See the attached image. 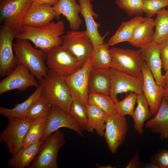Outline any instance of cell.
<instances>
[{"mask_svg": "<svg viewBox=\"0 0 168 168\" xmlns=\"http://www.w3.org/2000/svg\"><path fill=\"white\" fill-rule=\"evenodd\" d=\"M108 43L94 47L91 56L92 68L110 69L111 67L112 57Z\"/></svg>", "mask_w": 168, "mask_h": 168, "instance_id": "29", "label": "cell"}, {"mask_svg": "<svg viewBox=\"0 0 168 168\" xmlns=\"http://www.w3.org/2000/svg\"><path fill=\"white\" fill-rule=\"evenodd\" d=\"M128 125L125 116L117 113L108 116L103 137L110 152L115 154L125 139Z\"/></svg>", "mask_w": 168, "mask_h": 168, "instance_id": "13", "label": "cell"}, {"mask_svg": "<svg viewBox=\"0 0 168 168\" xmlns=\"http://www.w3.org/2000/svg\"><path fill=\"white\" fill-rule=\"evenodd\" d=\"M141 168H159V167L155 161L151 160L150 162H142Z\"/></svg>", "mask_w": 168, "mask_h": 168, "instance_id": "41", "label": "cell"}, {"mask_svg": "<svg viewBox=\"0 0 168 168\" xmlns=\"http://www.w3.org/2000/svg\"><path fill=\"white\" fill-rule=\"evenodd\" d=\"M55 18L59 20L61 15L66 18L71 30H78L82 23L79 16L81 11L80 4L76 0H59L53 6Z\"/></svg>", "mask_w": 168, "mask_h": 168, "instance_id": "20", "label": "cell"}, {"mask_svg": "<svg viewBox=\"0 0 168 168\" xmlns=\"http://www.w3.org/2000/svg\"><path fill=\"white\" fill-rule=\"evenodd\" d=\"M59 0H33V2L38 3L46 4L53 6L57 3Z\"/></svg>", "mask_w": 168, "mask_h": 168, "instance_id": "42", "label": "cell"}, {"mask_svg": "<svg viewBox=\"0 0 168 168\" xmlns=\"http://www.w3.org/2000/svg\"><path fill=\"white\" fill-rule=\"evenodd\" d=\"M42 88L41 86L36 87L34 92L26 100L20 104L16 105L14 108L8 109L2 106L0 107V114L5 117L23 118V116L30 105L41 95Z\"/></svg>", "mask_w": 168, "mask_h": 168, "instance_id": "28", "label": "cell"}, {"mask_svg": "<svg viewBox=\"0 0 168 168\" xmlns=\"http://www.w3.org/2000/svg\"><path fill=\"white\" fill-rule=\"evenodd\" d=\"M51 105L41 96L30 106L24 114L23 118L33 121L46 119L49 112Z\"/></svg>", "mask_w": 168, "mask_h": 168, "instance_id": "31", "label": "cell"}, {"mask_svg": "<svg viewBox=\"0 0 168 168\" xmlns=\"http://www.w3.org/2000/svg\"><path fill=\"white\" fill-rule=\"evenodd\" d=\"M145 125L152 132L159 134L161 140L168 138V105L163 98L156 114Z\"/></svg>", "mask_w": 168, "mask_h": 168, "instance_id": "21", "label": "cell"}, {"mask_svg": "<svg viewBox=\"0 0 168 168\" xmlns=\"http://www.w3.org/2000/svg\"><path fill=\"white\" fill-rule=\"evenodd\" d=\"M164 88L165 90L163 98L168 105V87Z\"/></svg>", "mask_w": 168, "mask_h": 168, "instance_id": "44", "label": "cell"}, {"mask_svg": "<svg viewBox=\"0 0 168 168\" xmlns=\"http://www.w3.org/2000/svg\"><path fill=\"white\" fill-rule=\"evenodd\" d=\"M97 166L99 168H112V166H100L99 165H97Z\"/></svg>", "mask_w": 168, "mask_h": 168, "instance_id": "45", "label": "cell"}, {"mask_svg": "<svg viewBox=\"0 0 168 168\" xmlns=\"http://www.w3.org/2000/svg\"><path fill=\"white\" fill-rule=\"evenodd\" d=\"M62 127L72 130L80 136L84 137L83 131L69 113L55 106L51 105L48 115L45 119L40 141L44 142L49 135Z\"/></svg>", "mask_w": 168, "mask_h": 168, "instance_id": "11", "label": "cell"}, {"mask_svg": "<svg viewBox=\"0 0 168 168\" xmlns=\"http://www.w3.org/2000/svg\"><path fill=\"white\" fill-rule=\"evenodd\" d=\"M62 37V45L76 57L82 66L91 55L94 48L86 31L67 30Z\"/></svg>", "mask_w": 168, "mask_h": 168, "instance_id": "8", "label": "cell"}, {"mask_svg": "<svg viewBox=\"0 0 168 168\" xmlns=\"http://www.w3.org/2000/svg\"><path fill=\"white\" fill-rule=\"evenodd\" d=\"M16 34L2 25L0 29V77L6 76L17 66V59L14 54L13 41Z\"/></svg>", "mask_w": 168, "mask_h": 168, "instance_id": "15", "label": "cell"}, {"mask_svg": "<svg viewBox=\"0 0 168 168\" xmlns=\"http://www.w3.org/2000/svg\"><path fill=\"white\" fill-rule=\"evenodd\" d=\"M7 119L8 124L0 134V142L6 143L8 152L13 155L22 147L25 137L34 121L18 117Z\"/></svg>", "mask_w": 168, "mask_h": 168, "instance_id": "7", "label": "cell"}, {"mask_svg": "<svg viewBox=\"0 0 168 168\" xmlns=\"http://www.w3.org/2000/svg\"><path fill=\"white\" fill-rule=\"evenodd\" d=\"M115 3L130 16H140L143 13V0H117Z\"/></svg>", "mask_w": 168, "mask_h": 168, "instance_id": "36", "label": "cell"}, {"mask_svg": "<svg viewBox=\"0 0 168 168\" xmlns=\"http://www.w3.org/2000/svg\"><path fill=\"white\" fill-rule=\"evenodd\" d=\"M110 69L92 68L89 79V94L96 93L110 95Z\"/></svg>", "mask_w": 168, "mask_h": 168, "instance_id": "23", "label": "cell"}, {"mask_svg": "<svg viewBox=\"0 0 168 168\" xmlns=\"http://www.w3.org/2000/svg\"><path fill=\"white\" fill-rule=\"evenodd\" d=\"M154 20L146 17L136 28L128 43L133 46L142 48L153 40Z\"/></svg>", "mask_w": 168, "mask_h": 168, "instance_id": "22", "label": "cell"}, {"mask_svg": "<svg viewBox=\"0 0 168 168\" xmlns=\"http://www.w3.org/2000/svg\"><path fill=\"white\" fill-rule=\"evenodd\" d=\"M65 27L63 21H52L45 26L32 27L23 25L21 32L15 36L16 39L27 40L32 42L35 48L46 54L55 47L62 45V36L65 34Z\"/></svg>", "mask_w": 168, "mask_h": 168, "instance_id": "1", "label": "cell"}, {"mask_svg": "<svg viewBox=\"0 0 168 168\" xmlns=\"http://www.w3.org/2000/svg\"><path fill=\"white\" fill-rule=\"evenodd\" d=\"M43 142L40 141L26 147H22L8 160L7 166L11 168H28L36 157Z\"/></svg>", "mask_w": 168, "mask_h": 168, "instance_id": "24", "label": "cell"}, {"mask_svg": "<svg viewBox=\"0 0 168 168\" xmlns=\"http://www.w3.org/2000/svg\"><path fill=\"white\" fill-rule=\"evenodd\" d=\"M45 119L35 120L29 126L24 138L22 147H26L40 141L42 136Z\"/></svg>", "mask_w": 168, "mask_h": 168, "instance_id": "34", "label": "cell"}, {"mask_svg": "<svg viewBox=\"0 0 168 168\" xmlns=\"http://www.w3.org/2000/svg\"><path fill=\"white\" fill-rule=\"evenodd\" d=\"M90 0L91 1H93V0Z\"/></svg>", "mask_w": 168, "mask_h": 168, "instance_id": "46", "label": "cell"}, {"mask_svg": "<svg viewBox=\"0 0 168 168\" xmlns=\"http://www.w3.org/2000/svg\"><path fill=\"white\" fill-rule=\"evenodd\" d=\"M13 46L18 64L26 67L39 81L46 76L49 69L45 53L34 48L27 40L16 39Z\"/></svg>", "mask_w": 168, "mask_h": 168, "instance_id": "2", "label": "cell"}, {"mask_svg": "<svg viewBox=\"0 0 168 168\" xmlns=\"http://www.w3.org/2000/svg\"><path fill=\"white\" fill-rule=\"evenodd\" d=\"M81 7L80 13L83 17L86 26V31L91 40L94 47L104 43L105 38L109 33L107 31L101 36L98 30L100 24L96 23L94 18L98 17V14L93 10V5L90 0H78Z\"/></svg>", "mask_w": 168, "mask_h": 168, "instance_id": "18", "label": "cell"}, {"mask_svg": "<svg viewBox=\"0 0 168 168\" xmlns=\"http://www.w3.org/2000/svg\"><path fill=\"white\" fill-rule=\"evenodd\" d=\"M77 123L82 130H86L87 115L86 107L77 99L72 97L68 112Z\"/></svg>", "mask_w": 168, "mask_h": 168, "instance_id": "33", "label": "cell"}, {"mask_svg": "<svg viewBox=\"0 0 168 168\" xmlns=\"http://www.w3.org/2000/svg\"><path fill=\"white\" fill-rule=\"evenodd\" d=\"M111 68L134 76L143 77L142 68L144 63L140 49L133 50L113 47L110 49Z\"/></svg>", "mask_w": 168, "mask_h": 168, "instance_id": "6", "label": "cell"}, {"mask_svg": "<svg viewBox=\"0 0 168 168\" xmlns=\"http://www.w3.org/2000/svg\"><path fill=\"white\" fill-rule=\"evenodd\" d=\"M144 19L140 16H136L128 21L123 22L108 40L109 45L112 46L121 42H129L136 28Z\"/></svg>", "mask_w": 168, "mask_h": 168, "instance_id": "27", "label": "cell"}, {"mask_svg": "<svg viewBox=\"0 0 168 168\" xmlns=\"http://www.w3.org/2000/svg\"><path fill=\"white\" fill-rule=\"evenodd\" d=\"M91 56L84 65L75 72L68 75L62 76L72 97L79 100L86 107L89 96V75L92 68Z\"/></svg>", "mask_w": 168, "mask_h": 168, "instance_id": "12", "label": "cell"}, {"mask_svg": "<svg viewBox=\"0 0 168 168\" xmlns=\"http://www.w3.org/2000/svg\"><path fill=\"white\" fill-rule=\"evenodd\" d=\"M88 104L97 106L108 115L118 113L116 103L108 95L96 93H89Z\"/></svg>", "mask_w": 168, "mask_h": 168, "instance_id": "32", "label": "cell"}, {"mask_svg": "<svg viewBox=\"0 0 168 168\" xmlns=\"http://www.w3.org/2000/svg\"><path fill=\"white\" fill-rule=\"evenodd\" d=\"M143 12L151 17L163 8L168 6V0H143Z\"/></svg>", "mask_w": 168, "mask_h": 168, "instance_id": "37", "label": "cell"}, {"mask_svg": "<svg viewBox=\"0 0 168 168\" xmlns=\"http://www.w3.org/2000/svg\"><path fill=\"white\" fill-rule=\"evenodd\" d=\"M110 96L115 103L118 101V94L133 92L137 95L142 92L143 77L134 76L113 68H110Z\"/></svg>", "mask_w": 168, "mask_h": 168, "instance_id": "10", "label": "cell"}, {"mask_svg": "<svg viewBox=\"0 0 168 168\" xmlns=\"http://www.w3.org/2000/svg\"><path fill=\"white\" fill-rule=\"evenodd\" d=\"M137 97L136 93L129 92L122 100L115 103L118 113L124 116L127 115L132 116L137 102Z\"/></svg>", "mask_w": 168, "mask_h": 168, "instance_id": "35", "label": "cell"}, {"mask_svg": "<svg viewBox=\"0 0 168 168\" xmlns=\"http://www.w3.org/2000/svg\"><path fill=\"white\" fill-rule=\"evenodd\" d=\"M166 71L164 75H163L164 86V87H168V68Z\"/></svg>", "mask_w": 168, "mask_h": 168, "instance_id": "43", "label": "cell"}, {"mask_svg": "<svg viewBox=\"0 0 168 168\" xmlns=\"http://www.w3.org/2000/svg\"><path fill=\"white\" fill-rule=\"evenodd\" d=\"M143 78L142 92L153 116L157 113L163 98L165 88L156 82L150 70L144 61L142 68Z\"/></svg>", "mask_w": 168, "mask_h": 168, "instance_id": "16", "label": "cell"}, {"mask_svg": "<svg viewBox=\"0 0 168 168\" xmlns=\"http://www.w3.org/2000/svg\"><path fill=\"white\" fill-rule=\"evenodd\" d=\"M157 14L153 41L159 45L168 40V10L163 8Z\"/></svg>", "mask_w": 168, "mask_h": 168, "instance_id": "30", "label": "cell"}, {"mask_svg": "<svg viewBox=\"0 0 168 168\" xmlns=\"http://www.w3.org/2000/svg\"><path fill=\"white\" fill-rule=\"evenodd\" d=\"M33 0H0V21L16 35L21 31L22 21Z\"/></svg>", "mask_w": 168, "mask_h": 168, "instance_id": "5", "label": "cell"}, {"mask_svg": "<svg viewBox=\"0 0 168 168\" xmlns=\"http://www.w3.org/2000/svg\"><path fill=\"white\" fill-rule=\"evenodd\" d=\"M140 49L142 58L152 72L156 83L164 87L159 45L152 41Z\"/></svg>", "mask_w": 168, "mask_h": 168, "instance_id": "19", "label": "cell"}, {"mask_svg": "<svg viewBox=\"0 0 168 168\" xmlns=\"http://www.w3.org/2000/svg\"><path fill=\"white\" fill-rule=\"evenodd\" d=\"M151 160L155 161L159 168H168V150H160L152 156Z\"/></svg>", "mask_w": 168, "mask_h": 168, "instance_id": "38", "label": "cell"}, {"mask_svg": "<svg viewBox=\"0 0 168 168\" xmlns=\"http://www.w3.org/2000/svg\"><path fill=\"white\" fill-rule=\"evenodd\" d=\"M141 162L137 151L129 161L125 168H141Z\"/></svg>", "mask_w": 168, "mask_h": 168, "instance_id": "40", "label": "cell"}, {"mask_svg": "<svg viewBox=\"0 0 168 168\" xmlns=\"http://www.w3.org/2000/svg\"><path fill=\"white\" fill-rule=\"evenodd\" d=\"M46 63L49 70L62 76L71 74L82 67L76 57L62 44L47 54Z\"/></svg>", "mask_w": 168, "mask_h": 168, "instance_id": "9", "label": "cell"}, {"mask_svg": "<svg viewBox=\"0 0 168 168\" xmlns=\"http://www.w3.org/2000/svg\"><path fill=\"white\" fill-rule=\"evenodd\" d=\"M39 83L42 88L41 96L51 105L68 112L72 97L62 75L49 70L46 76Z\"/></svg>", "mask_w": 168, "mask_h": 168, "instance_id": "3", "label": "cell"}, {"mask_svg": "<svg viewBox=\"0 0 168 168\" xmlns=\"http://www.w3.org/2000/svg\"><path fill=\"white\" fill-rule=\"evenodd\" d=\"M65 142L64 133L59 129L55 131L43 142L37 155L28 168H58V151Z\"/></svg>", "mask_w": 168, "mask_h": 168, "instance_id": "4", "label": "cell"}, {"mask_svg": "<svg viewBox=\"0 0 168 168\" xmlns=\"http://www.w3.org/2000/svg\"><path fill=\"white\" fill-rule=\"evenodd\" d=\"M35 77L25 65L18 64L0 82V94L8 91L17 89L23 91L28 87L39 85Z\"/></svg>", "mask_w": 168, "mask_h": 168, "instance_id": "14", "label": "cell"}, {"mask_svg": "<svg viewBox=\"0 0 168 168\" xmlns=\"http://www.w3.org/2000/svg\"><path fill=\"white\" fill-rule=\"evenodd\" d=\"M159 46L162 68L166 71L168 68V40Z\"/></svg>", "mask_w": 168, "mask_h": 168, "instance_id": "39", "label": "cell"}, {"mask_svg": "<svg viewBox=\"0 0 168 168\" xmlns=\"http://www.w3.org/2000/svg\"><path fill=\"white\" fill-rule=\"evenodd\" d=\"M86 109L87 121L86 131L93 133L95 130L98 135L103 137L108 115L95 105L87 104Z\"/></svg>", "mask_w": 168, "mask_h": 168, "instance_id": "25", "label": "cell"}, {"mask_svg": "<svg viewBox=\"0 0 168 168\" xmlns=\"http://www.w3.org/2000/svg\"><path fill=\"white\" fill-rule=\"evenodd\" d=\"M137 106L132 117L134 122V128L139 135L143 133V126L145 122L152 116L148 103L143 92L137 94Z\"/></svg>", "mask_w": 168, "mask_h": 168, "instance_id": "26", "label": "cell"}, {"mask_svg": "<svg viewBox=\"0 0 168 168\" xmlns=\"http://www.w3.org/2000/svg\"><path fill=\"white\" fill-rule=\"evenodd\" d=\"M55 18L52 5L33 2L25 14L22 25L32 27L42 26L49 23Z\"/></svg>", "mask_w": 168, "mask_h": 168, "instance_id": "17", "label": "cell"}]
</instances>
